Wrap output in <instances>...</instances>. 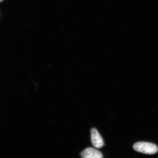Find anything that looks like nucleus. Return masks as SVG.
Wrapping results in <instances>:
<instances>
[{"instance_id": "nucleus-1", "label": "nucleus", "mask_w": 158, "mask_h": 158, "mask_svg": "<svg viewBox=\"0 0 158 158\" xmlns=\"http://www.w3.org/2000/svg\"><path fill=\"white\" fill-rule=\"evenodd\" d=\"M133 148L138 152L145 154H154L158 151L157 146L149 142H137L133 145Z\"/></svg>"}, {"instance_id": "nucleus-2", "label": "nucleus", "mask_w": 158, "mask_h": 158, "mask_svg": "<svg viewBox=\"0 0 158 158\" xmlns=\"http://www.w3.org/2000/svg\"><path fill=\"white\" fill-rule=\"evenodd\" d=\"M90 137L91 142L94 147L99 148L104 145L102 138L96 129L92 128L91 129Z\"/></svg>"}, {"instance_id": "nucleus-3", "label": "nucleus", "mask_w": 158, "mask_h": 158, "mask_svg": "<svg viewBox=\"0 0 158 158\" xmlns=\"http://www.w3.org/2000/svg\"><path fill=\"white\" fill-rule=\"evenodd\" d=\"M80 156L83 158H102V154L97 150L92 148H88L81 153Z\"/></svg>"}, {"instance_id": "nucleus-4", "label": "nucleus", "mask_w": 158, "mask_h": 158, "mask_svg": "<svg viewBox=\"0 0 158 158\" xmlns=\"http://www.w3.org/2000/svg\"><path fill=\"white\" fill-rule=\"evenodd\" d=\"M3 1H4V0H0V2H2Z\"/></svg>"}]
</instances>
